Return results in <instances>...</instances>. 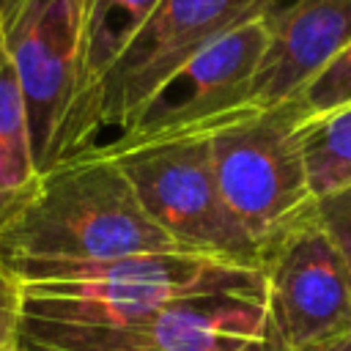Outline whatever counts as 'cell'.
<instances>
[{"label":"cell","instance_id":"cell-1","mask_svg":"<svg viewBox=\"0 0 351 351\" xmlns=\"http://www.w3.org/2000/svg\"><path fill=\"white\" fill-rule=\"evenodd\" d=\"M11 271L22 291L16 351H71L134 326L170 302L197 293L261 288L266 282L261 269L189 252Z\"/></svg>","mask_w":351,"mask_h":351},{"label":"cell","instance_id":"cell-2","mask_svg":"<svg viewBox=\"0 0 351 351\" xmlns=\"http://www.w3.org/2000/svg\"><path fill=\"white\" fill-rule=\"evenodd\" d=\"M162 252L181 250L148 219L112 156H74L49 167L27 208L0 233V261L8 269Z\"/></svg>","mask_w":351,"mask_h":351},{"label":"cell","instance_id":"cell-3","mask_svg":"<svg viewBox=\"0 0 351 351\" xmlns=\"http://www.w3.org/2000/svg\"><path fill=\"white\" fill-rule=\"evenodd\" d=\"M302 121V107L288 99L252 107L206 137L219 195L261 255L315 200L299 137Z\"/></svg>","mask_w":351,"mask_h":351},{"label":"cell","instance_id":"cell-4","mask_svg":"<svg viewBox=\"0 0 351 351\" xmlns=\"http://www.w3.org/2000/svg\"><path fill=\"white\" fill-rule=\"evenodd\" d=\"M266 52L261 19H250L200 49L96 148L85 156H121L129 151L208 137L255 104V77Z\"/></svg>","mask_w":351,"mask_h":351},{"label":"cell","instance_id":"cell-5","mask_svg":"<svg viewBox=\"0 0 351 351\" xmlns=\"http://www.w3.org/2000/svg\"><path fill=\"white\" fill-rule=\"evenodd\" d=\"M148 219L181 250L261 269V250L219 195L208 140L186 137L112 156Z\"/></svg>","mask_w":351,"mask_h":351},{"label":"cell","instance_id":"cell-6","mask_svg":"<svg viewBox=\"0 0 351 351\" xmlns=\"http://www.w3.org/2000/svg\"><path fill=\"white\" fill-rule=\"evenodd\" d=\"M0 41L44 176L69 151L82 71V0H0Z\"/></svg>","mask_w":351,"mask_h":351},{"label":"cell","instance_id":"cell-7","mask_svg":"<svg viewBox=\"0 0 351 351\" xmlns=\"http://www.w3.org/2000/svg\"><path fill=\"white\" fill-rule=\"evenodd\" d=\"M263 3L266 0H159L148 22L104 77L74 156L101 148L162 80L228 30L258 19Z\"/></svg>","mask_w":351,"mask_h":351},{"label":"cell","instance_id":"cell-8","mask_svg":"<svg viewBox=\"0 0 351 351\" xmlns=\"http://www.w3.org/2000/svg\"><path fill=\"white\" fill-rule=\"evenodd\" d=\"M261 271L282 351H304L351 329V274L313 208L263 250Z\"/></svg>","mask_w":351,"mask_h":351},{"label":"cell","instance_id":"cell-9","mask_svg":"<svg viewBox=\"0 0 351 351\" xmlns=\"http://www.w3.org/2000/svg\"><path fill=\"white\" fill-rule=\"evenodd\" d=\"M71 351H282V346L263 282L170 302L151 318Z\"/></svg>","mask_w":351,"mask_h":351},{"label":"cell","instance_id":"cell-10","mask_svg":"<svg viewBox=\"0 0 351 351\" xmlns=\"http://www.w3.org/2000/svg\"><path fill=\"white\" fill-rule=\"evenodd\" d=\"M258 19L266 30L258 107L293 99L351 41V0H266Z\"/></svg>","mask_w":351,"mask_h":351},{"label":"cell","instance_id":"cell-11","mask_svg":"<svg viewBox=\"0 0 351 351\" xmlns=\"http://www.w3.org/2000/svg\"><path fill=\"white\" fill-rule=\"evenodd\" d=\"M159 0H82V71H80V99L69 132L66 159L82 143L90 107L96 93L126 49L137 30L148 22ZM63 159V162H66Z\"/></svg>","mask_w":351,"mask_h":351},{"label":"cell","instance_id":"cell-12","mask_svg":"<svg viewBox=\"0 0 351 351\" xmlns=\"http://www.w3.org/2000/svg\"><path fill=\"white\" fill-rule=\"evenodd\" d=\"M41 184L19 82L0 41V233L27 208Z\"/></svg>","mask_w":351,"mask_h":351},{"label":"cell","instance_id":"cell-13","mask_svg":"<svg viewBox=\"0 0 351 351\" xmlns=\"http://www.w3.org/2000/svg\"><path fill=\"white\" fill-rule=\"evenodd\" d=\"M299 137L313 197L351 184V107L302 121Z\"/></svg>","mask_w":351,"mask_h":351},{"label":"cell","instance_id":"cell-14","mask_svg":"<svg viewBox=\"0 0 351 351\" xmlns=\"http://www.w3.org/2000/svg\"><path fill=\"white\" fill-rule=\"evenodd\" d=\"M293 99L302 107L304 121L351 107V41L335 52Z\"/></svg>","mask_w":351,"mask_h":351},{"label":"cell","instance_id":"cell-15","mask_svg":"<svg viewBox=\"0 0 351 351\" xmlns=\"http://www.w3.org/2000/svg\"><path fill=\"white\" fill-rule=\"evenodd\" d=\"M313 214L351 274V184L313 200Z\"/></svg>","mask_w":351,"mask_h":351},{"label":"cell","instance_id":"cell-16","mask_svg":"<svg viewBox=\"0 0 351 351\" xmlns=\"http://www.w3.org/2000/svg\"><path fill=\"white\" fill-rule=\"evenodd\" d=\"M22 324V291L14 271L0 261V351H16Z\"/></svg>","mask_w":351,"mask_h":351},{"label":"cell","instance_id":"cell-17","mask_svg":"<svg viewBox=\"0 0 351 351\" xmlns=\"http://www.w3.org/2000/svg\"><path fill=\"white\" fill-rule=\"evenodd\" d=\"M304 351H351V329L343 332V335H337V337H332V340H324L318 346H310Z\"/></svg>","mask_w":351,"mask_h":351}]
</instances>
